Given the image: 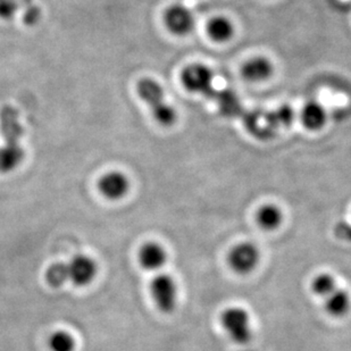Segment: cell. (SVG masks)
Returning <instances> with one entry per match:
<instances>
[{
	"label": "cell",
	"mask_w": 351,
	"mask_h": 351,
	"mask_svg": "<svg viewBox=\"0 0 351 351\" xmlns=\"http://www.w3.org/2000/svg\"><path fill=\"white\" fill-rule=\"evenodd\" d=\"M338 281L331 273H318L311 282V290L316 297L323 299L331 295L335 289L338 288Z\"/></svg>",
	"instance_id": "cell-16"
},
{
	"label": "cell",
	"mask_w": 351,
	"mask_h": 351,
	"mask_svg": "<svg viewBox=\"0 0 351 351\" xmlns=\"http://www.w3.org/2000/svg\"><path fill=\"white\" fill-rule=\"evenodd\" d=\"M323 304L325 312L331 317H345L350 312L351 295L346 289L338 287L331 295L323 299Z\"/></svg>",
	"instance_id": "cell-12"
},
{
	"label": "cell",
	"mask_w": 351,
	"mask_h": 351,
	"mask_svg": "<svg viewBox=\"0 0 351 351\" xmlns=\"http://www.w3.org/2000/svg\"><path fill=\"white\" fill-rule=\"evenodd\" d=\"M335 234L342 241L351 243V224L348 222H340L335 226Z\"/></svg>",
	"instance_id": "cell-19"
},
{
	"label": "cell",
	"mask_w": 351,
	"mask_h": 351,
	"mask_svg": "<svg viewBox=\"0 0 351 351\" xmlns=\"http://www.w3.org/2000/svg\"><path fill=\"white\" fill-rule=\"evenodd\" d=\"M219 323L223 331L237 345H247L252 341L254 337L252 317L243 307L231 306L224 309L219 315Z\"/></svg>",
	"instance_id": "cell-3"
},
{
	"label": "cell",
	"mask_w": 351,
	"mask_h": 351,
	"mask_svg": "<svg viewBox=\"0 0 351 351\" xmlns=\"http://www.w3.org/2000/svg\"><path fill=\"white\" fill-rule=\"evenodd\" d=\"M273 71L274 67L269 58L257 56L243 64L241 75L248 82H263L272 77Z\"/></svg>",
	"instance_id": "cell-11"
},
{
	"label": "cell",
	"mask_w": 351,
	"mask_h": 351,
	"mask_svg": "<svg viewBox=\"0 0 351 351\" xmlns=\"http://www.w3.org/2000/svg\"><path fill=\"white\" fill-rule=\"evenodd\" d=\"M167 252L164 245L156 241H147L140 247L138 261L143 269L148 272H158L167 263Z\"/></svg>",
	"instance_id": "cell-9"
},
{
	"label": "cell",
	"mask_w": 351,
	"mask_h": 351,
	"mask_svg": "<svg viewBox=\"0 0 351 351\" xmlns=\"http://www.w3.org/2000/svg\"><path fill=\"white\" fill-rule=\"evenodd\" d=\"M138 93L143 101L149 106L154 117L159 124L171 126L176 123L178 114L174 107L166 101L165 93L162 86L153 79L140 80L138 83Z\"/></svg>",
	"instance_id": "cell-2"
},
{
	"label": "cell",
	"mask_w": 351,
	"mask_h": 351,
	"mask_svg": "<svg viewBox=\"0 0 351 351\" xmlns=\"http://www.w3.org/2000/svg\"><path fill=\"white\" fill-rule=\"evenodd\" d=\"M48 346L51 351H74L77 343L72 335L60 330L50 335Z\"/></svg>",
	"instance_id": "cell-17"
},
{
	"label": "cell",
	"mask_w": 351,
	"mask_h": 351,
	"mask_svg": "<svg viewBox=\"0 0 351 351\" xmlns=\"http://www.w3.org/2000/svg\"><path fill=\"white\" fill-rule=\"evenodd\" d=\"M150 295L154 304L162 314H172L178 306L179 290L176 278L172 275L160 273L152 280Z\"/></svg>",
	"instance_id": "cell-4"
},
{
	"label": "cell",
	"mask_w": 351,
	"mask_h": 351,
	"mask_svg": "<svg viewBox=\"0 0 351 351\" xmlns=\"http://www.w3.org/2000/svg\"><path fill=\"white\" fill-rule=\"evenodd\" d=\"M66 265L69 282L80 288L89 285L98 273L97 263L89 256H74L70 262L66 263Z\"/></svg>",
	"instance_id": "cell-7"
},
{
	"label": "cell",
	"mask_w": 351,
	"mask_h": 351,
	"mask_svg": "<svg viewBox=\"0 0 351 351\" xmlns=\"http://www.w3.org/2000/svg\"><path fill=\"white\" fill-rule=\"evenodd\" d=\"M285 215L282 209L274 204L261 206L256 213V222L261 229L272 232L282 226Z\"/></svg>",
	"instance_id": "cell-13"
},
{
	"label": "cell",
	"mask_w": 351,
	"mask_h": 351,
	"mask_svg": "<svg viewBox=\"0 0 351 351\" xmlns=\"http://www.w3.org/2000/svg\"><path fill=\"white\" fill-rule=\"evenodd\" d=\"M262 259L258 247L250 241L239 242L228 252V265L232 272L238 275L252 274Z\"/></svg>",
	"instance_id": "cell-5"
},
{
	"label": "cell",
	"mask_w": 351,
	"mask_h": 351,
	"mask_svg": "<svg viewBox=\"0 0 351 351\" xmlns=\"http://www.w3.org/2000/svg\"><path fill=\"white\" fill-rule=\"evenodd\" d=\"M181 80L184 88L190 93L207 95L212 89L214 74L208 66L195 63L188 65L182 71Z\"/></svg>",
	"instance_id": "cell-6"
},
{
	"label": "cell",
	"mask_w": 351,
	"mask_h": 351,
	"mask_svg": "<svg viewBox=\"0 0 351 351\" xmlns=\"http://www.w3.org/2000/svg\"><path fill=\"white\" fill-rule=\"evenodd\" d=\"M302 121L306 129L311 131L323 129L328 121L326 110L317 101H308L302 107Z\"/></svg>",
	"instance_id": "cell-14"
},
{
	"label": "cell",
	"mask_w": 351,
	"mask_h": 351,
	"mask_svg": "<svg viewBox=\"0 0 351 351\" xmlns=\"http://www.w3.org/2000/svg\"><path fill=\"white\" fill-rule=\"evenodd\" d=\"M165 24L173 34L186 36L195 27V17L189 8L182 5H172L165 12Z\"/></svg>",
	"instance_id": "cell-8"
},
{
	"label": "cell",
	"mask_w": 351,
	"mask_h": 351,
	"mask_svg": "<svg viewBox=\"0 0 351 351\" xmlns=\"http://www.w3.org/2000/svg\"><path fill=\"white\" fill-rule=\"evenodd\" d=\"M0 128L5 140L3 146L0 148V173H10L20 165L24 157L20 145L23 129L19 112L14 107L7 105L0 110Z\"/></svg>",
	"instance_id": "cell-1"
},
{
	"label": "cell",
	"mask_w": 351,
	"mask_h": 351,
	"mask_svg": "<svg viewBox=\"0 0 351 351\" xmlns=\"http://www.w3.org/2000/svg\"><path fill=\"white\" fill-rule=\"evenodd\" d=\"M98 188L107 199L119 200L129 193L130 181L123 173L110 172L99 180Z\"/></svg>",
	"instance_id": "cell-10"
},
{
	"label": "cell",
	"mask_w": 351,
	"mask_h": 351,
	"mask_svg": "<svg viewBox=\"0 0 351 351\" xmlns=\"http://www.w3.org/2000/svg\"><path fill=\"white\" fill-rule=\"evenodd\" d=\"M207 34L215 43H226L230 39H232L234 27L228 17L216 16L209 21Z\"/></svg>",
	"instance_id": "cell-15"
},
{
	"label": "cell",
	"mask_w": 351,
	"mask_h": 351,
	"mask_svg": "<svg viewBox=\"0 0 351 351\" xmlns=\"http://www.w3.org/2000/svg\"><path fill=\"white\" fill-rule=\"evenodd\" d=\"M14 5L10 0H0V16L8 19L13 14Z\"/></svg>",
	"instance_id": "cell-20"
},
{
	"label": "cell",
	"mask_w": 351,
	"mask_h": 351,
	"mask_svg": "<svg viewBox=\"0 0 351 351\" xmlns=\"http://www.w3.org/2000/svg\"><path fill=\"white\" fill-rule=\"evenodd\" d=\"M46 280L53 288H60L69 282L66 263L60 262L53 264L47 269Z\"/></svg>",
	"instance_id": "cell-18"
}]
</instances>
